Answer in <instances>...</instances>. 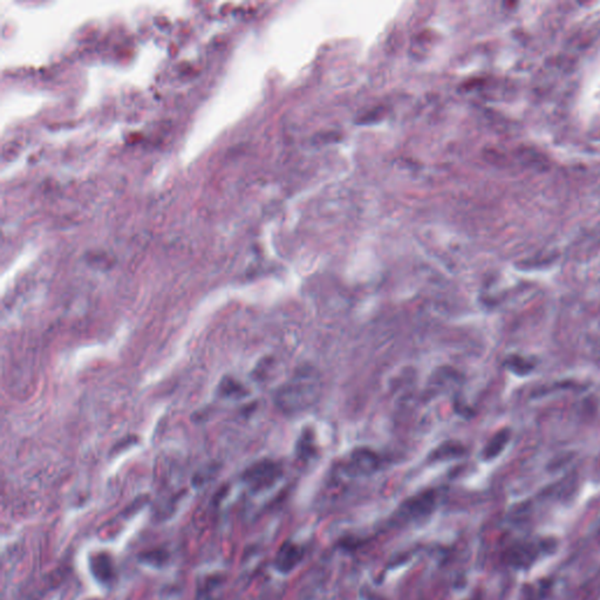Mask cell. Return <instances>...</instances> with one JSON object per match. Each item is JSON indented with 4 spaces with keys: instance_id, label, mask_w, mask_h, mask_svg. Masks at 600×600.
Instances as JSON below:
<instances>
[{
    "instance_id": "cell-1",
    "label": "cell",
    "mask_w": 600,
    "mask_h": 600,
    "mask_svg": "<svg viewBox=\"0 0 600 600\" xmlns=\"http://www.w3.org/2000/svg\"><path fill=\"white\" fill-rule=\"evenodd\" d=\"M320 393V379L317 372L309 368L298 370L277 394V403L286 413L306 409Z\"/></svg>"
},
{
    "instance_id": "cell-2",
    "label": "cell",
    "mask_w": 600,
    "mask_h": 600,
    "mask_svg": "<svg viewBox=\"0 0 600 600\" xmlns=\"http://www.w3.org/2000/svg\"><path fill=\"white\" fill-rule=\"evenodd\" d=\"M280 474V469L277 463L271 461L259 462L246 470L244 474V480L256 489L266 487L273 482Z\"/></svg>"
},
{
    "instance_id": "cell-3",
    "label": "cell",
    "mask_w": 600,
    "mask_h": 600,
    "mask_svg": "<svg viewBox=\"0 0 600 600\" xmlns=\"http://www.w3.org/2000/svg\"><path fill=\"white\" fill-rule=\"evenodd\" d=\"M89 570L96 582L107 585L114 579V565L110 554L96 552L89 558Z\"/></svg>"
},
{
    "instance_id": "cell-4",
    "label": "cell",
    "mask_w": 600,
    "mask_h": 600,
    "mask_svg": "<svg viewBox=\"0 0 600 600\" xmlns=\"http://www.w3.org/2000/svg\"><path fill=\"white\" fill-rule=\"evenodd\" d=\"M301 551L294 544H284L275 558V566L279 571H290L300 560Z\"/></svg>"
},
{
    "instance_id": "cell-5",
    "label": "cell",
    "mask_w": 600,
    "mask_h": 600,
    "mask_svg": "<svg viewBox=\"0 0 600 600\" xmlns=\"http://www.w3.org/2000/svg\"><path fill=\"white\" fill-rule=\"evenodd\" d=\"M351 458L354 467L362 471L374 470L379 464L378 456L368 448L355 449V450L353 451Z\"/></svg>"
},
{
    "instance_id": "cell-6",
    "label": "cell",
    "mask_w": 600,
    "mask_h": 600,
    "mask_svg": "<svg viewBox=\"0 0 600 600\" xmlns=\"http://www.w3.org/2000/svg\"><path fill=\"white\" fill-rule=\"evenodd\" d=\"M508 438H509L508 431H500L498 434H496L491 439H490L489 443H488L486 450H484V457L492 458V457L497 456V455H498L499 452L503 450V448H504L506 442H508Z\"/></svg>"
},
{
    "instance_id": "cell-7",
    "label": "cell",
    "mask_w": 600,
    "mask_h": 600,
    "mask_svg": "<svg viewBox=\"0 0 600 600\" xmlns=\"http://www.w3.org/2000/svg\"><path fill=\"white\" fill-rule=\"evenodd\" d=\"M461 451L462 447H460V445L448 442V443L439 445L437 449H435V451L432 454V457L434 460H443V458L455 456L456 454H460Z\"/></svg>"
}]
</instances>
